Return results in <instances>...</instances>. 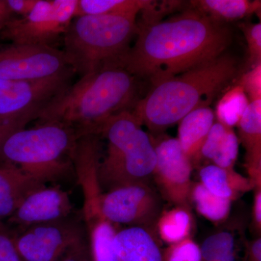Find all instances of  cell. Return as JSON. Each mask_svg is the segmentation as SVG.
I'll list each match as a JSON object with an SVG mask.
<instances>
[{
    "label": "cell",
    "mask_w": 261,
    "mask_h": 261,
    "mask_svg": "<svg viewBox=\"0 0 261 261\" xmlns=\"http://www.w3.org/2000/svg\"><path fill=\"white\" fill-rule=\"evenodd\" d=\"M69 68L64 53L54 47L0 45V80H43Z\"/></svg>",
    "instance_id": "obj_11"
},
{
    "label": "cell",
    "mask_w": 261,
    "mask_h": 261,
    "mask_svg": "<svg viewBox=\"0 0 261 261\" xmlns=\"http://www.w3.org/2000/svg\"><path fill=\"white\" fill-rule=\"evenodd\" d=\"M215 123L210 106H200L178 122L177 140L192 163L198 160L201 147Z\"/></svg>",
    "instance_id": "obj_17"
},
{
    "label": "cell",
    "mask_w": 261,
    "mask_h": 261,
    "mask_svg": "<svg viewBox=\"0 0 261 261\" xmlns=\"http://www.w3.org/2000/svg\"><path fill=\"white\" fill-rule=\"evenodd\" d=\"M3 27H0V32H1L2 29H3Z\"/></svg>",
    "instance_id": "obj_40"
},
{
    "label": "cell",
    "mask_w": 261,
    "mask_h": 261,
    "mask_svg": "<svg viewBox=\"0 0 261 261\" xmlns=\"http://www.w3.org/2000/svg\"><path fill=\"white\" fill-rule=\"evenodd\" d=\"M13 19V13L10 10L7 0H0V27H4Z\"/></svg>",
    "instance_id": "obj_37"
},
{
    "label": "cell",
    "mask_w": 261,
    "mask_h": 261,
    "mask_svg": "<svg viewBox=\"0 0 261 261\" xmlns=\"http://www.w3.org/2000/svg\"><path fill=\"white\" fill-rule=\"evenodd\" d=\"M245 261H261L260 236L253 239L247 244Z\"/></svg>",
    "instance_id": "obj_36"
},
{
    "label": "cell",
    "mask_w": 261,
    "mask_h": 261,
    "mask_svg": "<svg viewBox=\"0 0 261 261\" xmlns=\"http://www.w3.org/2000/svg\"><path fill=\"white\" fill-rule=\"evenodd\" d=\"M163 261H202L200 245L191 238L169 245L163 250Z\"/></svg>",
    "instance_id": "obj_28"
},
{
    "label": "cell",
    "mask_w": 261,
    "mask_h": 261,
    "mask_svg": "<svg viewBox=\"0 0 261 261\" xmlns=\"http://www.w3.org/2000/svg\"><path fill=\"white\" fill-rule=\"evenodd\" d=\"M156 164L152 177L165 199L174 206L190 208L192 163L176 138L168 136L154 141Z\"/></svg>",
    "instance_id": "obj_12"
},
{
    "label": "cell",
    "mask_w": 261,
    "mask_h": 261,
    "mask_svg": "<svg viewBox=\"0 0 261 261\" xmlns=\"http://www.w3.org/2000/svg\"><path fill=\"white\" fill-rule=\"evenodd\" d=\"M187 3L183 1H150L145 0L143 8L140 10L142 19L137 22L143 25H150L163 20L167 15L172 14L186 8Z\"/></svg>",
    "instance_id": "obj_27"
},
{
    "label": "cell",
    "mask_w": 261,
    "mask_h": 261,
    "mask_svg": "<svg viewBox=\"0 0 261 261\" xmlns=\"http://www.w3.org/2000/svg\"><path fill=\"white\" fill-rule=\"evenodd\" d=\"M140 81L121 66H109L81 76L49 102L38 122L56 121L82 136H100L115 115L132 111Z\"/></svg>",
    "instance_id": "obj_2"
},
{
    "label": "cell",
    "mask_w": 261,
    "mask_h": 261,
    "mask_svg": "<svg viewBox=\"0 0 261 261\" xmlns=\"http://www.w3.org/2000/svg\"><path fill=\"white\" fill-rule=\"evenodd\" d=\"M113 247L121 261H163V250L153 232L141 226L116 230Z\"/></svg>",
    "instance_id": "obj_15"
},
{
    "label": "cell",
    "mask_w": 261,
    "mask_h": 261,
    "mask_svg": "<svg viewBox=\"0 0 261 261\" xmlns=\"http://www.w3.org/2000/svg\"><path fill=\"white\" fill-rule=\"evenodd\" d=\"M254 197L252 202V226L256 231L257 236H260L261 232V187L253 189Z\"/></svg>",
    "instance_id": "obj_33"
},
{
    "label": "cell",
    "mask_w": 261,
    "mask_h": 261,
    "mask_svg": "<svg viewBox=\"0 0 261 261\" xmlns=\"http://www.w3.org/2000/svg\"><path fill=\"white\" fill-rule=\"evenodd\" d=\"M215 261H236V253L232 254V255L224 257V258L220 259V260Z\"/></svg>",
    "instance_id": "obj_38"
},
{
    "label": "cell",
    "mask_w": 261,
    "mask_h": 261,
    "mask_svg": "<svg viewBox=\"0 0 261 261\" xmlns=\"http://www.w3.org/2000/svg\"><path fill=\"white\" fill-rule=\"evenodd\" d=\"M237 126L239 141L246 150L247 178L253 189L261 187V99L250 102Z\"/></svg>",
    "instance_id": "obj_14"
},
{
    "label": "cell",
    "mask_w": 261,
    "mask_h": 261,
    "mask_svg": "<svg viewBox=\"0 0 261 261\" xmlns=\"http://www.w3.org/2000/svg\"><path fill=\"white\" fill-rule=\"evenodd\" d=\"M200 247L202 261H215L236 253V237L228 230L213 233Z\"/></svg>",
    "instance_id": "obj_26"
},
{
    "label": "cell",
    "mask_w": 261,
    "mask_h": 261,
    "mask_svg": "<svg viewBox=\"0 0 261 261\" xmlns=\"http://www.w3.org/2000/svg\"><path fill=\"white\" fill-rule=\"evenodd\" d=\"M71 68L39 80H0V121L37 119L53 98L70 84Z\"/></svg>",
    "instance_id": "obj_9"
},
{
    "label": "cell",
    "mask_w": 261,
    "mask_h": 261,
    "mask_svg": "<svg viewBox=\"0 0 261 261\" xmlns=\"http://www.w3.org/2000/svg\"><path fill=\"white\" fill-rule=\"evenodd\" d=\"M190 203L202 217L214 224H220L228 219L232 202L214 195L200 182H196L192 185Z\"/></svg>",
    "instance_id": "obj_23"
},
{
    "label": "cell",
    "mask_w": 261,
    "mask_h": 261,
    "mask_svg": "<svg viewBox=\"0 0 261 261\" xmlns=\"http://www.w3.org/2000/svg\"><path fill=\"white\" fill-rule=\"evenodd\" d=\"M238 84L241 86L250 102L261 99V64L243 73Z\"/></svg>",
    "instance_id": "obj_30"
},
{
    "label": "cell",
    "mask_w": 261,
    "mask_h": 261,
    "mask_svg": "<svg viewBox=\"0 0 261 261\" xmlns=\"http://www.w3.org/2000/svg\"><path fill=\"white\" fill-rule=\"evenodd\" d=\"M88 226L89 251L92 261H121L113 247L116 226L103 219L97 210L83 208Z\"/></svg>",
    "instance_id": "obj_20"
},
{
    "label": "cell",
    "mask_w": 261,
    "mask_h": 261,
    "mask_svg": "<svg viewBox=\"0 0 261 261\" xmlns=\"http://www.w3.org/2000/svg\"><path fill=\"white\" fill-rule=\"evenodd\" d=\"M240 29L243 32L248 49V63L252 68L261 64V23H243Z\"/></svg>",
    "instance_id": "obj_29"
},
{
    "label": "cell",
    "mask_w": 261,
    "mask_h": 261,
    "mask_svg": "<svg viewBox=\"0 0 261 261\" xmlns=\"http://www.w3.org/2000/svg\"><path fill=\"white\" fill-rule=\"evenodd\" d=\"M145 3V0H78L75 17L118 13L139 14Z\"/></svg>",
    "instance_id": "obj_25"
},
{
    "label": "cell",
    "mask_w": 261,
    "mask_h": 261,
    "mask_svg": "<svg viewBox=\"0 0 261 261\" xmlns=\"http://www.w3.org/2000/svg\"><path fill=\"white\" fill-rule=\"evenodd\" d=\"M58 261H92L89 247L84 239L70 247Z\"/></svg>",
    "instance_id": "obj_32"
},
{
    "label": "cell",
    "mask_w": 261,
    "mask_h": 261,
    "mask_svg": "<svg viewBox=\"0 0 261 261\" xmlns=\"http://www.w3.org/2000/svg\"><path fill=\"white\" fill-rule=\"evenodd\" d=\"M80 138L73 128L58 122H38L7 138L0 149V163L14 166L45 185L74 167L73 154Z\"/></svg>",
    "instance_id": "obj_5"
},
{
    "label": "cell",
    "mask_w": 261,
    "mask_h": 261,
    "mask_svg": "<svg viewBox=\"0 0 261 261\" xmlns=\"http://www.w3.org/2000/svg\"><path fill=\"white\" fill-rule=\"evenodd\" d=\"M29 121H0V149L5 141L15 130L25 128Z\"/></svg>",
    "instance_id": "obj_35"
},
{
    "label": "cell",
    "mask_w": 261,
    "mask_h": 261,
    "mask_svg": "<svg viewBox=\"0 0 261 261\" xmlns=\"http://www.w3.org/2000/svg\"><path fill=\"white\" fill-rule=\"evenodd\" d=\"M189 6L214 21L228 24L260 11L261 2L250 0H193Z\"/></svg>",
    "instance_id": "obj_21"
},
{
    "label": "cell",
    "mask_w": 261,
    "mask_h": 261,
    "mask_svg": "<svg viewBox=\"0 0 261 261\" xmlns=\"http://www.w3.org/2000/svg\"><path fill=\"white\" fill-rule=\"evenodd\" d=\"M193 218L188 207L174 206L161 211L155 225L160 239L168 245L190 238Z\"/></svg>",
    "instance_id": "obj_22"
},
{
    "label": "cell",
    "mask_w": 261,
    "mask_h": 261,
    "mask_svg": "<svg viewBox=\"0 0 261 261\" xmlns=\"http://www.w3.org/2000/svg\"><path fill=\"white\" fill-rule=\"evenodd\" d=\"M132 111L111 117L101 130L108 140L106 156L99 161L98 185L102 190L137 183H147L156 164L153 140L142 129Z\"/></svg>",
    "instance_id": "obj_6"
},
{
    "label": "cell",
    "mask_w": 261,
    "mask_h": 261,
    "mask_svg": "<svg viewBox=\"0 0 261 261\" xmlns=\"http://www.w3.org/2000/svg\"><path fill=\"white\" fill-rule=\"evenodd\" d=\"M250 100L241 86L237 84L227 89L219 98L216 104L215 118L224 126L232 128L239 122L246 111Z\"/></svg>",
    "instance_id": "obj_24"
},
{
    "label": "cell",
    "mask_w": 261,
    "mask_h": 261,
    "mask_svg": "<svg viewBox=\"0 0 261 261\" xmlns=\"http://www.w3.org/2000/svg\"><path fill=\"white\" fill-rule=\"evenodd\" d=\"M11 233L23 261H58L70 247L84 239L82 226L71 216Z\"/></svg>",
    "instance_id": "obj_10"
},
{
    "label": "cell",
    "mask_w": 261,
    "mask_h": 261,
    "mask_svg": "<svg viewBox=\"0 0 261 261\" xmlns=\"http://www.w3.org/2000/svg\"><path fill=\"white\" fill-rule=\"evenodd\" d=\"M5 227V224L3 222V221H0V230L3 229Z\"/></svg>",
    "instance_id": "obj_39"
},
{
    "label": "cell",
    "mask_w": 261,
    "mask_h": 261,
    "mask_svg": "<svg viewBox=\"0 0 261 261\" xmlns=\"http://www.w3.org/2000/svg\"><path fill=\"white\" fill-rule=\"evenodd\" d=\"M0 261H23L15 248L13 235L6 225L0 230Z\"/></svg>",
    "instance_id": "obj_31"
},
{
    "label": "cell",
    "mask_w": 261,
    "mask_h": 261,
    "mask_svg": "<svg viewBox=\"0 0 261 261\" xmlns=\"http://www.w3.org/2000/svg\"><path fill=\"white\" fill-rule=\"evenodd\" d=\"M238 135L232 128L215 122L201 147L198 159H204L224 168H233L239 154Z\"/></svg>",
    "instance_id": "obj_18"
},
{
    "label": "cell",
    "mask_w": 261,
    "mask_h": 261,
    "mask_svg": "<svg viewBox=\"0 0 261 261\" xmlns=\"http://www.w3.org/2000/svg\"><path fill=\"white\" fill-rule=\"evenodd\" d=\"M239 72L238 58L224 53L212 61L151 86L132 111L142 125L160 135L195 108L210 106L214 98L238 76Z\"/></svg>",
    "instance_id": "obj_3"
},
{
    "label": "cell",
    "mask_w": 261,
    "mask_h": 261,
    "mask_svg": "<svg viewBox=\"0 0 261 261\" xmlns=\"http://www.w3.org/2000/svg\"><path fill=\"white\" fill-rule=\"evenodd\" d=\"M200 183L214 195L233 202L253 190L251 182L234 168L206 165L199 171Z\"/></svg>",
    "instance_id": "obj_19"
},
{
    "label": "cell",
    "mask_w": 261,
    "mask_h": 261,
    "mask_svg": "<svg viewBox=\"0 0 261 261\" xmlns=\"http://www.w3.org/2000/svg\"><path fill=\"white\" fill-rule=\"evenodd\" d=\"M38 0H7L12 13L20 15L21 18L28 15L37 5Z\"/></svg>",
    "instance_id": "obj_34"
},
{
    "label": "cell",
    "mask_w": 261,
    "mask_h": 261,
    "mask_svg": "<svg viewBox=\"0 0 261 261\" xmlns=\"http://www.w3.org/2000/svg\"><path fill=\"white\" fill-rule=\"evenodd\" d=\"M137 13L75 17L63 35L68 66L81 76L120 66L137 31Z\"/></svg>",
    "instance_id": "obj_4"
},
{
    "label": "cell",
    "mask_w": 261,
    "mask_h": 261,
    "mask_svg": "<svg viewBox=\"0 0 261 261\" xmlns=\"http://www.w3.org/2000/svg\"><path fill=\"white\" fill-rule=\"evenodd\" d=\"M135 44L120 66L151 86L212 61L232 40L228 24L219 23L191 7L150 25L137 23Z\"/></svg>",
    "instance_id": "obj_1"
},
{
    "label": "cell",
    "mask_w": 261,
    "mask_h": 261,
    "mask_svg": "<svg viewBox=\"0 0 261 261\" xmlns=\"http://www.w3.org/2000/svg\"><path fill=\"white\" fill-rule=\"evenodd\" d=\"M44 186L15 166L0 163V221L9 219L27 195Z\"/></svg>",
    "instance_id": "obj_16"
},
{
    "label": "cell",
    "mask_w": 261,
    "mask_h": 261,
    "mask_svg": "<svg viewBox=\"0 0 261 261\" xmlns=\"http://www.w3.org/2000/svg\"><path fill=\"white\" fill-rule=\"evenodd\" d=\"M74 206L69 194L59 185L42 187L25 197L18 208L7 219L6 226L13 233L34 225L53 222L71 216Z\"/></svg>",
    "instance_id": "obj_13"
},
{
    "label": "cell",
    "mask_w": 261,
    "mask_h": 261,
    "mask_svg": "<svg viewBox=\"0 0 261 261\" xmlns=\"http://www.w3.org/2000/svg\"><path fill=\"white\" fill-rule=\"evenodd\" d=\"M77 3L78 0H38L28 15L7 23L0 38L12 44L53 47L75 18Z\"/></svg>",
    "instance_id": "obj_8"
},
{
    "label": "cell",
    "mask_w": 261,
    "mask_h": 261,
    "mask_svg": "<svg viewBox=\"0 0 261 261\" xmlns=\"http://www.w3.org/2000/svg\"><path fill=\"white\" fill-rule=\"evenodd\" d=\"M84 205L94 207L114 226H141L151 231L155 229L161 213L159 195L147 183L132 184L86 196Z\"/></svg>",
    "instance_id": "obj_7"
}]
</instances>
